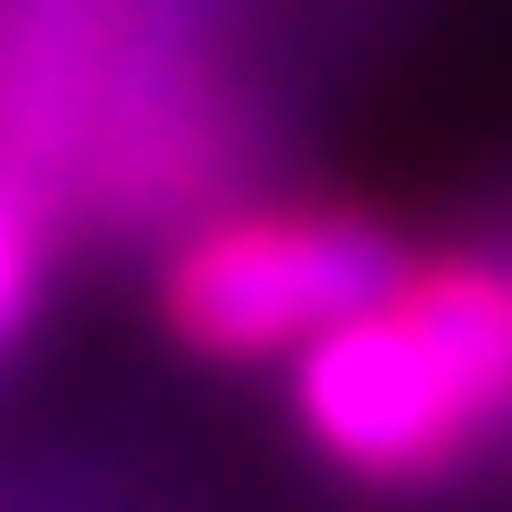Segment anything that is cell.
<instances>
[{"mask_svg":"<svg viewBox=\"0 0 512 512\" xmlns=\"http://www.w3.org/2000/svg\"><path fill=\"white\" fill-rule=\"evenodd\" d=\"M416 267L384 214L352 203H235L203 214L160 267V320L203 363H299L320 331L374 310Z\"/></svg>","mask_w":512,"mask_h":512,"instance_id":"obj_2","label":"cell"},{"mask_svg":"<svg viewBox=\"0 0 512 512\" xmlns=\"http://www.w3.org/2000/svg\"><path fill=\"white\" fill-rule=\"evenodd\" d=\"M299 448L352 502H448L512 448V256H416L320 331L288 384Z\"/></svg>","mask_w":512,"mask_h":512,"instance_id":"obj_1","label":"cell"}]
</instances>
